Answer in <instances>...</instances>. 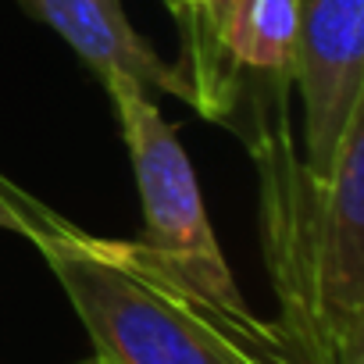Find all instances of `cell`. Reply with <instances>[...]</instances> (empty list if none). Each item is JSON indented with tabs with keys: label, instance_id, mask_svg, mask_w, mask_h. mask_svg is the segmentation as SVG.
<instances>
[{
	"label": "cell",
	"instance_id": "cell-6",
	"mask_svg": "<svg viewBox=\"0 0 364 364\" xmlns=\"http://www.w3.org/2000/svg\"><path fill=\"white\" fill-rule=\"evenodd\" d=\"M304 0H243L229 33L232 65L247 75H289L300 40Z\"/></svg>",
	"mask_w": 364,
	"mask_h": 364
},
{
	"label": "cell",
	"instance_id": "cell-7",
	"mask_svg": "<svg viewBox=\"0 0 364 364\" xmlns=\"http://www.w3.org/2000/svg\"><path fill=\"white\" fill-rule=\"evenodd\" d=\"M0 229H8V232H15V215L0 204Z\"/></svg>",
	"mask_w": 364,
	"mask_h": 364
},
{
	"label": "cell",
	"instance_id": "cell-2",
	"mask_svg": "<svg viewBox=\"0 0 364 364\" xmlns=\"http://www.w3.org/2000/svg\"><path fill=\"white\" fill-rule=\"evenodd\" d=\"M104 90L114 104L122 139L129 146V161L136 175L139 204H143L139 240L168 254L171 261L186 264L211 286H222V289L236 286L225 264V254L215 240L193 161L182 150V139L175 136V129L157 111L154 97L125 79H107Z\"/></svg>",
	"mask_w": 364,
	"mask_h": 364
},
{
	"label": "cell",
	"instance_id": "cell-4",
	"mask_svg": "<svg viewBox=\"0 0 364 364\" xmlns=\"http://www.w3.org/2000/svg\"><path fill=\"white\" fill-rule=\"evenodd\" d=\"M18 4L50 26L97 72L100 82L125 79L143 93H168L182 100V79L175 65H164L129 26L122 0H18Z\"/></svg>",
	"mask_w": 364,
	"mask_h": 364
},
{
	"label": "cell",
	"instance_id": "cell-3",
	"mask_svg": "<svg viewBox=\"0 0 364 364\" xmlns=\"http://www.w3.org/2000/svg\"><path fill=\"white\" fill-rule=\"evenodd\" d=\"M293 82L304 100V164L325 175L364 104V0H304Z\"/></svg>",
	"mask_w": 364,
	"mask_h": 364
},
{
	"label": "cell",
	"instance_id": "cell-5",
	"mask_svg": "<svg viewBox=\"0 0 364 364\" xmlns=\"http://www.w3.org/2000/svg\"><path fill=\"white\" fill-rule=\"evenodd\" d=\"M178 26L182 100L208 122H232L247 75L232 65L229 33L243 0H168Z\"/></svg>",
	"mask_w": 364,
	"mask_h": 364
},
{
	"label": "cell",
	"instance_id": "cell-8",
	"mask_svg": "<svg viewBox=\"0 0 364 364\" xmlns=\"http://www.w3.org/2000/svg\"><path fill=\"white\" fill-rule=\"evenodd\" d=\"M79 364H97V360H93V357H86V360H79Z\"/></svg>",
	"mask_w": 364,
	"mask_h": 364
},
{
	"label": "cell",
	"instance_id": "cell-1",
	"mask_svg": "<svg viewBox=\"0 0 364 364\" xmlns=\"http://www.w3.org/2000/svg\"><path fill=\"white\" fill-rule=\"evenodd\" d=\"M0 204L65 289L97 364H311L282 321L247 307L240 286H211L143 240L93 236L4 171Z\"/></svg>",
	"mask_w": 364,
	"mask_h": 364
}]
</instances>
